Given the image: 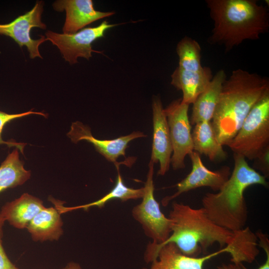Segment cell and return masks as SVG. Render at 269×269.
Returning <instances> with one entry per match:
<instances>
[{
    "label": "cell",
    "mask_w": 269,
    "mask_h": 269,
    "mask_svg": "<svg viewBox=\"0 0 269 269\" xmlns=\"http://www.w3.org/2000/svg\"><path fill=\"white\" fill-rule=\"evenodd\" d=\"M168 218L171 220V232L160 247L174 244L184 255L197 257L207 255L208 249L217 243L220 249L227 247L231 261L236 265L252 263L258 256V238L249 227L232 232L211 220L203 208H193L188 205L174 202Z\"/></svg>",
    "instance_id": "1"
},
{
    "label": "cell",
    "mask_w": 269,
    "mask_h": 269,
    "mask_svg": "<svg viewBox=\"0 0 269 269\" xmlns=\"http://www.w3.org/2000/svg\"><path fill=\"white\" fill-rule=\"evenodd\" d=\"M268 92V77L241 69L232 71L223 84L211 121L222 145H226L235 136L251 109Z\"/></svg>",
    "instance_id": "2"
},
{
    "label": "cell",
    "mask_w": 269,
    "mask_h": 269,
    "mask_svg": "<svg viewBox=\"0 0 269 269\" xmlns=\"http://www.w3.org/2000/svg\"><path fill=\"white\" fill-rule=\"evenodd\" d=\"M214 25L208 41L226 52L247 40H256L269 29L266 7L255 0H206Z\"/></svg>",
    "instance_id": "3"
},
{
    "label": "cell",
    "mask_w": 269,
    "mask_h": 269,
    "mask_svg": "<svg viewBox=\"0 0 269 269\" xmlns=\"http://www.w3.org/2000/svg\"><path fill=\"white\" fill-rule=\"evenodd\" d=\"M234 166L228 179L216 193H207L202 208L209 218L232 232L245 227L248 216L244 197L247 188L253 185L268 186L266 178L251 167L242 155L234 153Z\"/></svg>",
    "instance_id": "4"
},
{
    "label": "cell",
    "mask_w": 269,
    "mask_h": 269,
    "mask_svg": "<svg viewBox=\"0 0 269 269\" xmlns=\"http://www.w3.org/2000/svg\"><path fill=\"white\" fill-rule=\"evenodd\" d=\"M201 48L195 39L185 36L178 43V65L172 74L171 84L182 93L181 102L190 105L207 87L213 78L211 69L203 66Z\"/></svg>",
    "instance_id": "5"
},
{
    "label": "cell",
    "mask_w": 269,
    "mask_h": 269,
    "mask_svg": "<svg viewBox=\"0 0 269 269\" xmlns=\"http://www.w3.org/2000/svg\"><path fill=\"white\" fill-rule=\"evenodd\" d=\"M246 159L254 160L269 147V92L253 107L226 145Z\"/></svg>",
    "instance_id": "6"
},
{
    "label": "cell",
    "mask_w": 269,
    "mask_h": 269,
    "mask_svg": "<svg viewBox=\"0 0 269 269\" xmlns=\"http://www.w3.org/2000/svg\"><path fill=\"white\" fill-rule=\"evenodd\" d=\"M153 173L154 163L150 161L142 201L133 208L132 215L141 224L145 234L152 240V243L160 244L171 234V220L161 212L154 197Z\"/></svg>",
    "instance_id": "7"
},
{
    "label": "cell",
    "mask_w": 269,
    "mask_h": 269,
    "mask_svg": "<svg viewBox=\"0 0 269 269\" xmlns=\"http://www.w3.org/2000/svg\"><path fill=\"white\" fill-rule=\"evenodd\" d=\"M189 106L183 103L180 98L164 109L173 149L170 164L174 170L184 168L186 156L193 151Z\"/></svg>",
    "instance_id": "8"
},
{
    "label": "cell",
    "mask_w": 269,
    "mask_h": 269,
    "mask_svg": "<svg viewBox=\"0 0 269 269\" xmlns=\"http://www.w3.org/2000/svg\"><path fill=\"white\" fill-rule=\"evenodd\" d=\"M118 25L109 24L105 20L97 26L84 28L73 34H61L47 30L45 37L57 46L66 61L74 64L78 62L79 57L89 60L92 52L102 53L93 49L92 43L103 37L108 29Z\"/></svg>",
    "instance_id": "9"
},
{
    "label": "cell",
    "mask_w": 269,
    "mask_h": 269,
    "mask_svg": "<svg viewBox=\"0 0 269 269\" xmlns=\"http://www.w3.org/2000/svg\"><path fill=\"white\" fill-rule=\"evenodd\" d=\"M44 2L37 1L33 7L29 11L16 17L14 20L6 24H0V34L10 37L22 48L26 47L31 59L39 57L42 59L39 47L41 44L47 41L45 36L40 35L38 39H33L30 36L32 28L38 27L42 29L46 25L42 21Z\"/></svg>",
    "instance_id": "10"
},
{
    "label": "cell",
    "mask_w": 269,
    "mask_h": 269,
    "mask_svg": "<svg viewBox=\"0 0 269 269\" xmlns=\"http://www.w3.org/2000/svg\"><path fill=\"white\" fill-rule=\"evenodd\" d=\"M228 252L227 247L200 257H192L183 255L173 243L160 247L149 243L146 247L144 260L151 263L149 269H203L204 264L210 259L224 253Z\"/></svg>",
    "instance_id": "11"
},
{
    "label": "cell",
    "mask_w": 269,
    "mask_h": 269,
    "mask_svg": "<svg viewBox=\"0 0 269 269\" xmlns=\"http://www.w3.org/2000/svg\"><path fill=\"white\" fill-rule=\"evenodd\" d=\"M189 156L192 164L191 171L176 185L177 191L175 193L162 199L163 206L167 205L170 201L181 194L197 188L208 187L213 191H218L231 175L230 168L228 166L225 165L212 171L205 166L197 152L193 151Z\"/></svg>",
    "instance_id": "12"
},
{
    "label": "cell",
    "mask_w": 269,
    "mask_h": 269,
    "mask_svg": "<svg viewBox=\"0 0 269 269\" xmlns=\"http://www.w3.org/2000/svg\"><path fill=\"white\" fill-rule=\"evenodd\" d=\"M67 135L74 143L82 140L91 143L100 154L109 161L114 162L116 165H119L117 163L118 158L120 156H125L126 150L131 141L147 136L141 132L135 131L128 135L112 139H99L92 135L88 126L80 122L72 123Z\"/></svg>",
    "instance_id": "13"
},
{
    "label": "cell",
    "mask_w": 269,
    "mask_h": 269,
    "mask_svg": "<svg viewBox=\"0 0 269 269\" xmlns=\"http://www.w3.org/2000/svg\"><path fill=\"white\" fill-rule=\"evenodd\" d=\"M153 137L150 160L154 164L159 163V175H164L169 170L172 146L166 117L160 99L153 98Z\"/></svg>",
    "instance_id": "14"
},
{
    "label": "cell",
    "mask_w": 269,
    "mask_h": 269,
    "mask_svg": "<svg viewBox=\"0 0 269 269\" xmlns=\"http://www.w3.org/2000/svg\"><path fill=\"white\" fill-rule=\"evenodd\" d=\"M53 9L66 12L62 30L64 34H73L96 21L115 14L113 11L96 10L92 0H58L52 4Z\"/></svg>",
    "instance_id": "15"
},
{
    "label": "cell",
    "mask_w": 269,
    "mask_h": 269,
    "mask_svg": "<svg viewBox=\"0 0 269 269\" xmlns=\"http://www.w3.org/2000/svg\"><path fill=\"white\" fill-rule=\"evenodd\" d=\"M227 76L223 69L213 77L206 88L193 103L190 122L195 125L202 122H211L219 101L223 84Z\"/></svg>",
    "instance_id": "16"
},
{
    "label": "cell",
    "mask_w": 269,
    "mask_h": 269,
    "mask_svg": "<svg viewBox=\"0 0 269 269\" xmlns=\"http://www.w3.org/2000/svg\"><path fill=\"white\" fill-rule=\"evenodd\" d=\"M44 207L40 199L24 193L18 198L5 203L0 214L11 226L22 229L26 228L31 220Z\"/></svg>",
    "instance_id": "17"
},
{
    "label": "cell",
    "mask_w": 269,
    "mask_h": 269,
    "mask_svg": "<svg viewBox=\"0 0 269 269\" xmlns=\"http://www.w3.org/2000/svg\"><path fill=\"white\" fill-rule=\"evenodd\" d=\"M60 212L45 207L31 220L26 228L34 241L58 240L63 234Z\"/></svg>",
    "instance_id": "18"
},
{
    "label": "cell",
    "mask_w": 269,
    "mask_h": 269,
    "mask_svg": "<svg viewBox=\"0 0 269 269\" xmlns=\"http://www.w3.org/2000/svg\"><path fill=\"white\" fill-rule=\"evenodd\" d=\"M192 137L193 151L205 155L214 162H220L227 158L228 153L217 139L211 122L195 124Z\"/></svg>",
    "instance_id": "19"
},
{
    "label": "cell",
    "mask_w": 269,
    "mask_h": 269,
    "mask_svg": "<svg viewBox=\"0 0 269 269\" xmlns=\"http://www.w3.org/2000/svg\"><path fill=\"white\" fill-rule=\"evenodd\" d=\"M18 149L9 153L0 165V193L4 190L21 185L30 178L31 172L24 169L19 158Z\"/></svg>",
    "instance_id": "20"
},
{
    "label": "cell",
    "mask_w": 269,
    "mask_h": 269,
    "mask_svg": "<svg viewBox=\"0 0 269 269\" xmlns=\"http://www.w3.org/2000/svg\"><path fill=\"white\" fill-rule=\"evenodd\" d=\"M116 167L118 170V175L116 184L113 188L109 192L101 198L92 203L79 206L67 208V211H72L80 208L86 210L90 207L94 206L102 208L107 202L115 199H119L122 202H125L129 200H136L142 198L144 194L143 187L139 189H134L126 186L120 173L119 165H117Z\"/></svg>",
    "instance_id": "21"
},
{
    "label": "cell",
    "mask_w": 269,
    "mask_h": 269,
    "mask_svg": "<svg viewBox=\"0 0 269 269\" xmlns=\"http://www.w3.org/2000/svg\"><path fill=\"white\" fill-rule=\"evenodd\" d=\"M32 114L42 116L45 118L47 117V114L41 112L33 111L32 110L19 114H8L0 111V144H7L8 147H16L23 153V148L26 143L17 142L13 140L4 141L2 138V132L4 126L10 121Z\"/></svg>",
    "instance_id": "22"
},
{
    "label": "cell",
    "mask_w": 269,
    "mask_h": 269,
    "mask_svg": "<svg viewBox=\"0 0 269 269\" xmlns=\"http://www.w3.org/2000/svg\"><path fill=\"white\" fill-rule=\"evenodd\" d=\"M254 160L253 168L262 172V175L266 179L268 178L269 176V147L265 149Z\"/></svg>",
    "instance_id": "23"
},
{
    "label": "cell",
    "mask_w": 269,
    "mask_h": 269,
    "mask_svg": "<svg viewBox=\"0 0 269 269\" xmlns=\"http://www.w3.org/2000/svg\"><path fill=\"white\" fill-rule=\"evenodd\" d=\"M256 235L258 238L259 246L265 251L266 254L265 262L257 269H269V240L268 236L263 233L261 230L258 231L256 233ZM240 265L242 269H249L243 265V264H240Z\"/></svg>",
    "instance_id": "24"
},
{
    "label": "cell",
    "mask_w": 269,
    "mask_h": 269,
    "mask_svg": "<svg viewBox=\"0 0 269 269\" xmlns=\"http://www.w3.org/2000/svg\"><path fill=\"white\" fill-rule=\"evenodd\" d=\"M5 221L0 214V269H19L10 261L2 246V228Z\"/></svg>",
    "instance_id": "25"
},
{
    "label": "cell",
    "mask_w": 269,
    "mask_h": 269,
    "mask_svg": "<svg viewBox=\"0 0 269 269\" xmlns=\"http://www.w3.org/2000/svg\"><path fill=\"white\" fill-rule=\"evenodd\" d=\"M217 269H242L240 264L236 265L233 263L225 264H222L217 267Z\"/></svg>",
    "instance_id": "26"
},
{
    "label": "cell",
    "mask_w": 269,
    "mask_h": 269,
    "mask_svg": "<svg viewBox=\"0 0 269 269\" xmlns=\"http://www.w3.org/2000/svg\"><path fill=\"white\" fill-rule=\"evenodd\" d=\"M62 269H82L80 265L75 262L69 263L64 268Z\"/></svg>",
    "instance_id": "27"
}]
</instances>
